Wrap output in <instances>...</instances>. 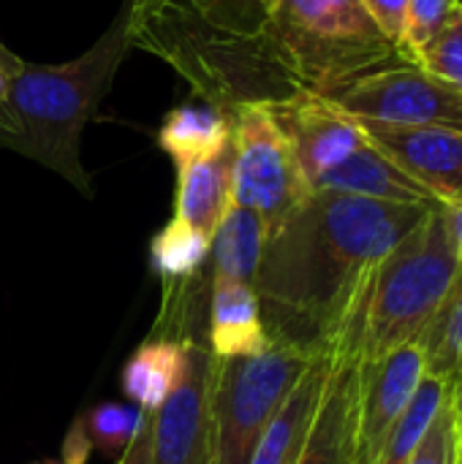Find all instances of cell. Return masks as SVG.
<instances>
[{
	"instance_id": "e0dca14e",
	"label": "cell",
	"mask_w": 462,
	"mask_h": 464,
	"mask_svg": "<svg viewBox=\"0 0 462 464\" xmlns=\"http://www.w3.org/2000/svg\"><path fill=\"white\" fill-rule=\"evenodd\" d=\"M231 141V117L212 103H185L166 114L158 147L177 163L218 152Z\"/></svg>"
},
{
	"instance_id": "9a60e30c",
	"label": "cell",
	"mask_w": 462,
	"mask_h": 464,
	"mask_svg": "<svg viewBox=\"0 0 462 464\" xmlns=\"http://www.w3.org/2000/svg\"><path fill=\"white\" fill-rule=\"evenodd\" d=\"M332 356H316L305 375L297 381V386L289 392L278 413L272 416L270 427L264 430L251 464H294L305 435L313 424L316 408L321 402L329 370H332Z\"/></svg>"
},
{
	"instance_id": "2e32d148",
	"label": "cell",
	"mask_w": 462,
	"mask_h": 464,
	"mask_svg": "<svg viewBox=\"0 0 462 464\" xmlns=\"http://www.w3.org/2000/svg\"><path fill=\"white\" fill-rule=\"evenodd\" d=\"M188 340L191 337L152 332L131 353V359L123 367L120 386L133 408L152 416L166 402V397L174 392V386L185 372Z\"/></svg>"
},
{
	"instance_id": "1f68e13d",
	"label": "cell",
	"mask_w": 462,
	"mask_h": 464,
	"mask_svg": "<svg viewBox=\"0 0 462 464\" xmlns=\"http://www.w3.org/2000/svg\"><path fill=\"white\" fill-rule=\"evenodd\" d=\"M444 209H447V220H449V228H452V239H455V247H457V261H460L462 272V201L444 204Z\"/></svg>"
},
{
	"instance_id": "3957f363",
	"label": "cell",
	"mask_w": 462,
	"mask_h": 464,
	"mask_svg": "<svg viewBox=\"0 0 462 464\" xmlns=\"http://www.w3.org/2000/svg\"><path fill=\"white\" fill-rule=\"evenodd\" d=\"M457 275L460 261L447 209L433 204L373 269L359 310L332 359L370 364L400 345L417 343Z\"/></svg>"
},
{
	"instance_id": "8992f818",
	"label": "cell",
	"mask_w": 462,
	"mask_h": 464,
	"mask_svg": "<svg viewBox=\"0 0 462 464\" xmlns=\"http://www.w3.org/2000/svg\"><path fill=\"white\" fill-rule=\"evenodd\" d=\"M324 98L359 122L462 130V95L406 57L359 73Z\"/></svg>"
},
{
	"instance_id": "4dcf8cb0",
	"label": "cell",
	"mask_w": 462,
	"mask_h": 464,
	"mask_svg": "<svg viewBox=\"0 0 462 464\" xmlns=\"http://www.w3.org/2000/svg\"><path fill=\"white\" fill-rule=\"evenodd\" d=\"M22 65H25V60H22V57H16V54H14V52L0 41V98L8 92L11 82L19 76Z\"/></svg>"
},
{
	"instance_id": "277c9868",
	"label": "cell",
	"mask_w": 462,
	"mask_h": 464,
	"mask_svg": "<svg viewBox=\"0 0 462 464\" xmlns=\"http://www.w3.org/2000/svg\"><path fill=\"white\" fill-rule=\"evenodd\" d=\"M313 359L283 343L251 359H215L210 464H251L264 430Z\"/></svg>"
},
{
	"instance_id": "83f0119b",
	"label": "cell",
	"mask_w": 462,
	"mask_h": 464,
	"mask_svg": "<svg viewBox=\"0 0 462 464\" xmlns=\"http://www.w3.org/2000/svg\"><path fill=\"white\" fill-rule=\"evenodd\" d=\"M177 0H125V8H128V35L139 33L144 24L158 19Z\"/></svg>"
},
{
	"instance_id": "7c38bea8",
	"label": "cell",
	"mask_w": 462,
	"mask_h": 464,
	"mask_svg": "<svg viewBox=\"0 0 462 464\" xmlns=\"http://www.w3.org/2000/svg\"><path fill=\"white\" fill-rule=\"evenodd\" d=\"M231 141L212 155L177 163V196L174 215L188 228L212 242L218 226L231 209Z\"/></svg>"
},
{
	"instance_id": "4316f807",
	"label": "cell",
	"mask_w": 462,
	"mask_h": 464,
	"mask_svg": "<svg viewBox=\"0 0 462 464\" xmlns=\"http://www.w3.org/2000/svg\"><path fill=\"white\" fill-rule=\"evenodd\" d=\"M359 3L368 8V14L378 22V27H381V30L395 41V46L400 49L408 0H359Z\"/></svg>"
},
{
	"instance_id": "7402d4cb",
	"label": "cell",
	"mask_w": 462,
	"mask_h": 464,
	"mask_svg": "<svg viewBox=\"0 0 462 464\" xmlns=\"http://www.w3.org/2000/svg\"><path fill=\"white\" fill-rule=\"evenodd\" d=\"M142 421H144V413L139 408H133L131 402L128 405L103 402V405L93 408L76 424L82 427L93 451H101L103 457H123V451L139 432Z\"/></svg>"
},
{
	"instance_id": "7a4b0ae2",
	"label": "cell",
	"mask_w": 462,
	"mask_h": 464,
	"mask_svg": "<svg viewBox=\"0 0 462 464\" xmlns=\"http://www.w3.org/2000/svg\"><path fill=\"white\" fill-rule=\"evenodd\" d=\"M128 49V8L123 3L112 27L76 60L60 65L25 63L0 98V147L52 169L82 196H93L79 155L82 130L112 90Z\"/></svg>"
},
{
	"instance_id": "d6986e66",
	"label": "cell",
	"mask_w": 462,
	"mask_h": 464,
	"mask_svg": "<svg viewBox=\"0 0 462 464\" xmlns=\"http://www.w3.org/2000/svg\"><path fill=\"white\" fill-rule=\"evenodd\" d=\"M417 348L425 359V375L449 386L457 383L462 375V272L417 337Z\"/></svg>"
},
{
	"instance_id": "4fadbf2b",
	"label": "cell",
	"mask_w": 462,
	"mask_h": 464,
	"mask_svg": "<svg viewBox=\"0 0 462 464\" xmlns=\"http://www.w3.org/2000/svg\"><path fill=\"white\" fill-rule=\"evenodd\" d=\"M210 351L218 362L264 353L272 340L261 321L259 296L251 283L210 277Z\"/></svg>"
},
{
	"instance_id": "30bf717a",
	"label": "cell",
	"mask_w": 462,
	"mask_h": 464,
	"mask_svg": "<svg viewBox=\"0 0 462 464\" xmlns=\"http://www.w3.org/2000/svg\"><path fill=\"white\" fill-rule=\"evenodd\" d=\"M368 139L436 201H462V130L359 122Z\"/></svg>"
},
{
	"instance_id": "603a6c76",
	"label": "cell",
	"mask_w": 462,
	"mask_h": 464,
	"mask_svg": "<svg viewBox=\"0 0 462 464\" xmlns=\"http://www.w3.org/2000/svg\"><path fill=\"white\" fill-rule=\"evenodd\" d=\"M174 5L218 35H253L259 30L253 0H177Z\"/></svg>"
},
{
	"instance_id": "d6a6232c",
	"label": "cell",
	"mask_w": 462,
	"mask_h": 464,
	"mask_svg": "<svg viewBox=\"0 0 462 464\" xmlns=\"http://www.w3.org/2000/svg\"><path fill=\"white\" fill-rule=\"evenodd\" d=\"M452 402H455V419H457V464H462V375L452 386Z\"/></svg>"
},
{
	"instance_id": "9c48e42d",
	"label": "cell",
	"mask_w": 462,
	"mask_h": 464,
	"mask_svg": "<svg viewBox=\"0 0 462 464\" xmlns=\"http://www.w3.org/2000/svg\"><path fill=\"white\" fill-rule=\"evenodd\" d=\"M267 106L286 133L310 190L329 169L368 141L359 120L319 92H297Z\"/></svg>"
},
{
	"instance_id": "ffe728a7",
	"label": "cell",
	"mask_w": 462,
	"mask_h": 464,
	"mask_svg": "<svg viewBox=\"0 0 462 464\" xmlns=\"http://www.w3.org/2000/svg\"><path fill=\"white\" fill-rule=\"evenodd\" d=\"M210 239L172 218L150 242V261L163 288L182 285L202 275L204 261L210 258Z\"/></svg>"
},
{
	"instance_id": "cb8c5ba5",
	"label": "cell",
	"mask_w": 462,
	"mask_h": 464,
	"mask_svg": "<svg viewBox=\"0 0 462 464\" xmlns=\"http://www.w3.org/2000/svg\"><path fill=\"white\" fill-rule=\"evenodd\" d=\"M460 8L462 0H408L400 54L414 63L417 54L455 19Z\"/></svg>"
},
{
	"instance_id": "f546056e",
	"label": "cell",
	"mask_w": 462,
	"mask_h": 464,
	"mask_svg": "<svg viewBox=\"0 0 462 464\" xmlns=\"http://www.w3.org/2000/svg\"><path fill=\"white\" fill-rule=\"evenodd\" d=\"M90 454H93V449H90V443H87V438H84L82 427H79V424H74V427H71V432L65 435V446H63V459H60V462H33V464H87Z\"/></svg>"
},
{
	"instance_id": "d4e9b609",
	"label": "cell",
	"mask_w": 462,
	"mask_h": 464,
	"mask_svg": "<svg viewBox=\"0 0 462 464\" xmlns=\"http://www.w3.org/2000/svg\"><path fill=\"white\" fill-rule=\"evenodd\" d=\"M414 63L422 65L430 76L441 79L457 95H462V8L455 14V19L417 54Z\"/></svg>"
},
{
	"instance_id": "5b68a950",
	"label": "cell",
	"mask_w": 462,
	"mask_h": 464,
	"mask_svg": "<svg viewBox=\"0 0 462 464\" xmlns=\"http://www.w3.org/2000/svg\"><path fill=\"white\" fill-rule=\"evenodd\" d=\"M229 117L231 204L256 212L270 237L313 190L267 103H242Z\"/></svg>"
},
{
	"instance_id": "ac0fdd59",
	"label": "cell",
	"mask_w": 462,
	"mask_h": 464,
	"mask_svg": "<svg viewBox=\"0 0 462 464\" xmlns=\"http://www.w3.org/2000/svg\"><path fill=\"white\" fill-rule=\"evenodd\" d=\"M264 245H267L264 220L256 212L231 204L210 245L212 280H234V283L253 285L264 256Z\"/></svg>"
},
{
	"instance_id": "6da1fadb",
	"label": "cell",
	"mask_w": 462,
	"mask_h": 464,
	"mask_svg": "<svg viewBox=\"0 0 462 464\" xmlns=\"http://www.w3.org/2000/svg\"><path fill=\"white\" fill-rule=\"evenodd\" d=\"M430 207L313 190L267 237L253 280L270 340L335 356L373 269Z\"/></svg>"
},
{
	"instance_id": "8fae6325",
	"label": "cell",
	"mask_w": 462,
	"mask_h": 464,
	"mask_svg": "<svg viewBox=\"0 0 462 464\" xmlns=\"http://www.w3.org/2000/svg\"><path fill=\"white\" fill-rule=\"evenodd\" d=\"M359 411V364L332 362L321 402L294 464H351Z\"/></svg>"
},
{
	"instance_id": "f1b7e54d",
	"label": "cell",
	"mask_w": 462,
	"mask_h": 464,
	"mask_svg": "<svg viewBox=\"0 0 462 464\" xmlns=\"http://www.w3.org/2000/svg\"><path fill=\"white\" fill-rule=\"evenodd\" d=\"M117 464H152V419L147 413L139 432L133 435V440L128 443Z\"/></svg>"
},
{
	"instance_id": "484cf974",
	"label": "cell",
	"mask_w": 462,
	"mask_h": 464,
	"mask_svg": "<svg viewBox=\"0 0 462 464\" xmlns=\"http://www.w3.org/2000/svg\"><path fill=\"white\" fill-rule=\"evenodd\" d=\"M408 464H457V419L452 397L438 411L436 421L430 424L428 435L422 438Z\"/></svg>"
},
{
	"instance_id": "44dd1931",
	"label": "cell",
	"mask_w": 462,
	"mask_h": 464,
	"mask_svg": "<svg viewBox=\"0 0 462 464\" xmlns=\"http://www.w3.org/2000/svg\"><path fill=\"white\" fill-rule=\"evenodd\" d=\"M452 397V386L438 381V378H430L425 375L417 394L411 397L408 408L403 411V416L398 419L387 446H384V454L378 464H408L411 457L417 454L422 438L428 435L430 424L436 421L438 411L449 402Z\"/></svg>"
},
{
	"instance_id": "52a82bcc",
	"label": "cell",
	"mask_w": 462,
	"mask_h": 464,
	"mask_svg": "<svg viewBox=\"0 0 462 464\" xmlns=\"http://www.w3.org/2000/svg\"><path fill=\"white\" fill-rule=\"evenodd\" d=\"M215 356L199 337L188 340L185 372L152 419V464H210Z\"/></svg>"
},
{
	"instance_id": "ba28073f",
	"label": "cell",
	"mask_w": 462,
	"mask_h": 464,
	"mask_svg": "<svg viewBox=\"0 0 462 464\" xmlns=\"http://www.w3.org/2000/svg\"><path fill=\"white\" fill-rule=\"evenodd\" d=\"M425 378L417 343L400 345L378 362L359 364V411L351 464H378L384 446Z\"/></svg>"
},
{
	"instance_id": "5bb4252c",
	"label": "cell",
	"mask_w": 462,
	"mask_h": 464,
	"mask_svg": "<svg viewBox=\"0 0 462 464\" xmlns=\"http://www.w3.org/2000/svg\"><path fill=\"white\" fill-rule=\"evenodd\" d=\"M313 190H335L389 204H438L417 179L395 166L370 139L354 150L346 160L329 169Z\"/></svg>"
}]
</instances>
